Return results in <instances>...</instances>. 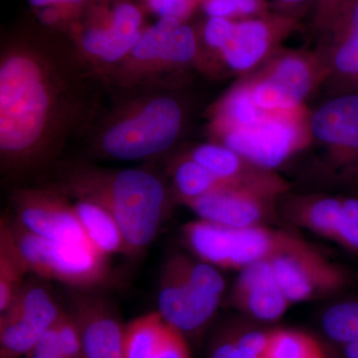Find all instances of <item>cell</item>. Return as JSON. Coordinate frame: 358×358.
<instances>
[{
	"mask_svg": "<svg viewBox=\"0 0 358 358\" xmlns=\"http://www.w3.org/2000/svg\"><path fill=\"white\" fill-rule=\"evenodd\" d=\"M45 54L15 49L0 66V150L2 159H37L60 126L64 88Z\"/></svg>",
	"mask_w": 358,
	"mask_h": 358,
	"instance_id": "1",
	"label": "cell"
},
{
	"mask_svg": "<svg viewBox=\"0 0 358 358\" xmlns=\"http://www.w3.org/2000/svg\"><path fill=\"white\" fill-rule=\"evenodd\" d=\"M68 192L105 207L121 226L129 255L152 244L166 214V192L155 174L143 169L81 171L71 176Z\"/></svg>",
	"mask_w": 358,
	"mask_h": 358,
	"instance_id": "2",
	"label": "cell"
},
{
	"mask_svg": "<svg viewBox=\"0 0 358 358\" xmlns=\"http://www.w3.org/2000/svg\"><path fill=\"white\" fill-rule=\"evenodd\" d=\"M181 234L187 248L200 260L237 271L270 260L298 237L268 226L229 227L199 218L183 225Z\"/></svg>",
	"mask_w": 358,
	"mask_h": 358,
	"instance_id": "3",
	"label": "cell"
},
{
	"mask_svg": "<svg viewBox=\"0 0 358 358\" xmlns=\"http://www.w3.org/2000/svg\"><path fill=\"white\" fill-rule=\"evenodd\" d=\"M9 224L29 272L37 277L62 282L78 291H91L109 281L108 258L96 250L37 236L11 219Z\"/></svg>",
	"mask_w": 358,
	"mask_h": 358,
	"instance_id": "4",
	"label": "cell"
},
{
	"mask_svg": "<svg viewBox=\"0 0 358 358\" xmlns=\"http://www.w3.org/2000/svg\"><path fill=\"white\" fill-rule=\"evenodd\" d=\"M182 122L180 105L169 96H157L110 127L103 134L101 145L103 152L113 159H150L176 143Z\"/></svg>",
	"mask_w": 358,
	"mask_h": 358,
	"instance_id": "5",
	"label": "cell"
},
{
	"mask_svg": "<svg viewBox=\"0 0 358 358\" xmlns=\"http://www.w3.org/2000/svg\"><path fill=\"white\" fill-rule=\"evenodd\" d=\"M329 76L326 59L306 52L282 51L249 81L259 107L268 112L294 113L305 110L308 96Z\"/></svg>",
	"mask_w": 358,
	"mask_h": 358,
	"instance_id": "6",
	"label": "cell"
},
{
	"mask_svg": "<svg viewBox=\"0 0 358 358\" xmlns=\"http://www.w3.org/2000/svg\"><path fill=\"white\" fill-rule=\"evenodd\" d=\"M307 110L277 113L258 124L221 134V145L268 171L284 164L312 140Z\"/></svg>",
	"mask_w": 358,
	"mask_h": 358,
	"instance_id": "7",
	"label": "cell"
},
{
	"mask_svg": "<svg viewBox=\"0 0 358 358\" xmlns=\"http://www.w3.org/2000/svg\"><path fill=\"white\" fill-rule=\"evenodd\" d=\"M268 261L280 288L291 303L327 298L348 284L345 268L299 236Z\"/></svg>",
	"mask_w": 358,
	"mask_h": 358,
	"instance_id": "8",
	"label": "cell"
},
{
	"mask_svg": "<svg viewBox=\"0 0 358 358\" xmlns=\"http://www.w3.org/2000/svg\"><path fill=\"white\" fill-rule=\"evenodd\" d=\"M63 310L44 282L25 281L11 305L0 313V357H24Z\"/></svg>",
	"mask_w": 358,
	"mask_h": 358,
	"instance_id": "9",
	"label": "cell"
},
{
	"mask_svg": "<svg viewBox=\"0 0 358 358\" xmlns=\"http://www.w3.org/2000/svg\"><path fill=\"white\" fill-rule=\"evenodd\" d=\"M221 299L190 284L171 259L164 264L159 277L157 312L186 338L197 341L203 336L217 313Z\"/></svg>",
	"mask_w": 358,
	"mask_h": 358,
	"instance_id": "10",
	"label": "cell"
},
{
	"mask_svg": "<svg viewBox=\"0 0 358 358\" xmlns=\"http://www.w3.org/2000/svg\"><path fill=\"white\" fill-rule=\"evenodd\" d=\"M280 197L256 188L224 186L185 204L202 220L229 227H255L275 220Z\"/></svg>",
	"mask_w": 358,
	"mask_h": 358,
	"instance_id": "11",
	"label": "cell"
},
{
	"mask_svg": "<svg viewBox=\"0 0 358 358\" xmlns=\"http://www.w3.org/2000/svg\"><path fill=\"white\" fill-rule=\"evenodd\" d=\"M13 209V220L32 234L93 248L77 217L74 205L61 195L44 190H20L14 195Z\"/></svg>",
	"mask_w": 358,
	"mask_h": 358,
	"instance_id": "12",
	"label": "cell"
},
{
	"mask_svg": "<svg viewBox=\"0 0 358 358\" xmlns=\"http://www.w3.org/2000/svg\"><path fill=\"white\" fill-rule=\"evenodd\" d=\"M308 128L341 169L358 171V88H348L320 106L310 114Z\"/></svg>",
	"mask_w": 358,
	"mask_h": 358,
	"instance_id": "13",
	"label": "cell"
},
{
	"mask_svg": "<svg viewBox=\"0 0 358 358\" xmlns=\"http://www.w3.org/2000/svg\"><path fill=\"white\" fill-rule=\"evenodd\" d=\"M298 27V20L286 13L245 18L236 22L232 36L220 51L223 60L235 72H248L278 53L282 40Z\"/></svg>",
	"mask_w": 358,
	"mask_h": 358,
	"instance_id": "14",
	"label": "cell"
},
{
	"mask_svg": "<svg viewBox=\"0 0 358 358\" xmlns=\"http://www.w3.org/2000/svg\"><path fill=\"white\" fill-rule=\"evenodd\" d=\"M89 292H73L68 308L79 327L86 358H124V324L112 305Z\"/></svg>",
	"mask_w": 358,
	"mask_h": 358,
	"instance_id": "15",
	"label": "cell"
},
{
	"mask_svg": "<svg viewBox=\"0 0 358 358\" xmlns=\"http://www.w3.org/2000/svg\"><path fill=\"white\" fill-rule=\"evenodd\" d=\"M239 272L231 292L233 307L246 319L266 326L281 320L292 303L280 288L270 261H261Z\"/></svg>",
	"mask_w": 358,
	"mask_h": 358,
	"instance_id": "16",
	"label": "cell"
},
{
	"mask_svg": "<svg viewBox=\"0 0 358 358\" xmlns=\"http://www.w3.org/2000/svg\"><path fill=\"white\" fill-rule=\"evenodd\" d=\"M141 22L140 9L122 2L113 8L105 23L86 28L80 37V43L89 55L103 62H117L138 43L143 33Z\"/></svg>",
	"mask_w": 358,
	"mask_h": 358,
	"instance_id": "17",
	"label": "cell"
},
{
	"mask_svg": "<svg viewBox=\"0 0 358 358\" xmlns=\"http://www.w3.org/2000/svg\"><path fill=\"white\" fill-rule=\"evenodd\" d=\"M141 62L185 64L195 58L197 38L194 30L182 20L160 18L155 25L141 33L131 52Z\"/></svg>",
	"mask_w": 358,
	"mask_h": 358,
	"instance_id": "18",
	"label": "cell"
},
{
	"mask_svg": "<svg viewBox=\"0 0 358 358\" xmlns=\"http://www.w3.org/2000/svg\"><path fill=\"white\" fill-rule=\"evenodd\" d=\"M329 37L326 62L329 76L358 88V0H348L324 30Z\"/></svg>",
	"mask_w": 358,
	"mask_h": 358,
	"instance_id": "19",
	"label": "cell"
},
{
	"mask_svg": "<svg viewBox=\"0 0 358 358\" xmlns=\"http://www.w3.org/2000/svg\"><path fill=\"white\" fill-rule=\"evenodd\" d=\"M274 329L246 317L224 322L209 339L206 358H263Z\"/></svg>",
	"mask_w": 358,
	"mask_h": 358,
	"instance_id": "20",
	"label": "cell"
},
{
	"mask_svg": "<svg viewBox=\"0 0 358 358\" xmlns=\"http://www.w3.org/2000/svg\"><path fill=\"white\" fill-rule=\"evenodd\" d=\"M75 212L90 244L105 257L114 254L129 255L121 226L105 207L88 199H78Z\"/></svg>",
	"mask_w": 358,
	"mask_h": 358,
	"instance_id": "21",
	"label": "cell"
},
{
	"mask_svg": "<svg viewBox=\"0 0 358 358\" xmlns=\"http://www.w3.org/2000/svg\"><path fill=\"white\" fill-rule=\"evenodd\" d=\"M343 206V199L339 197H298L287 206L286 215L292 223L334 241Z\"/></svg>",
	"mask_w": 358,
	"mask_h": 358,
	"instance_id": "22",
	"label": "cell"
},
{
	"mask_svg": "<svg viewBox=\"0 0 358 358\" xmlns=\"http://www.w3.org/2000/svg\"><path fill=\"white\" fill-rule=\"evenodd\" d=\"M277 114L259 107L252 95L249 80L234 87L219 105L214 128L221 134L230 129L246 128Z\"/></svg>",
	"mask_w": 358,
	"mask_h": 358,
	"instance_id": "23",
	"label": "cell"
},
{
	"mask_svg": "<svg viewBox=\"0 0 358 358\" xmlns=\"http://www.w3.org/2000/svg\"><path fill=\"white\" fill-rule=\"evenodd\" d=\"M29 272L24 257L14 239L9 219L0 222V313L11 305Z\"/></svg>",
	"mask_w": 358,
	"mask_h": 358,
	"instance_id": "24",
	"label": "cell"
},
{
	"mask_svg": "<svg viewBox=\"0 0 358 358\" xmlns=\"http://www.w3.org/2000/svg\"><path fill=\"white\" fill-rule=\"evenodd\" d=\"M169 324L157 310L124 324V358H152L166 333Z\"/></svg>",
	"mask_w": 358,
	"mask_h": 358,
	"instance_id": "25",
	"label": "cell"
},
{
	"mask_svg": "<svg viewBox=\"0 0 358 358\" xmlns=\"http://www.w3.org/2000/svg\"><path fill=\"white\" fill-rule=\"evenodd\" d=\"M320 329L331 346L358 345V300L329 306L320 315Z\"/></svg>",
	"mask_w": 358,
	"mask_h": 358,
	"instance_id": "26",
	"label": "cell"
},
{
	"mask_svg": "<svg viewBox=\"0 0 358 358\" xmlns=\"http://www.w3.org/2000/svg\"><path fill=\"white\" fill-rule=\"evenodd\" d=\"M263 358H331L312 334L293 329H275Z\"/></svg>",
	"mask_w": 358,
	"mask_h": 358,
	"instance_id": "27",
	"label": "cell"
},
{
	"mask_svg": "<svg viewBox=\"0 0 358 358\" xmlns=\"http://www.w3.org/2000/svg\"><path fill=\"white\" fill-rule=\"evenodd\" d=\"M173 181L178 199L183 204L227 186L190 157L181 160L176 166Z\"/></svg>",
	"mask_w": 358,
	"mask_h": 358,
	"instance_id": "28",
	"label": "cell"
},
{
	"mask_svg": "<svg viewBox=\"0 0 358 358\" xmlns=\"http://www.w3.org/2000/svg\"><path fill=\"white\" fill-rule=\"evenodd\" d=\"M56 345L64 358H86L76 320L68 310H63L52 327Z\"/></svg>",
	"mask_w": 358,
	"mask_h": 358,
	"instance_id": "29",
	"label": "cell"
},
{
	"mask_svg": "<svg viewBox=\"0 0 358 358\" xmlns=\"http://www.w3.org/2000/svg\"><path fill=\"white\" fill-rule=\"evenodd\" d=\"M204 10L209 17L250 18L268 13V6L266 0H205Z\"/></svg>",
	"mask_w": 358,
	"mask_h": 358,
	"instance_id": "30",
	"label": "cell"
},
{
	"mask_svg": "<svg viewBox=\"0 0 358 358\" xmlns=\"http://www.w3.org/2000/svg\"><path fill=\"white\" fill-rule=\"evenodd\" d=\"M334 242L358 252V199H343V212Z\"/></svg>",
	"mask_w": 358,
	"mask_h": 358,
	"instance_id": "31",
	"label": "cell"
},
{
	"mask_svg": "<svg viewBox=\"0 0 358 358\" xmlns=\"http://www.w3.org/2000/svg\"><path fill=\"white\" fill-rule=\"evenodd\" d=\"M152 358H192L188 339L169 324L166 333Z\"/></svg>",
	"mask_w": 358,
	"mask_h": 358,
	"instance_id": "32",
	"label": "cell"
},
{
	"mask_svg": "<svg viewBox=\"0 0 358 358\" xmlns=\"http://www.w3.org/2000/svg\"><path fill=\"white\" fill-rule=\"evenodd\" d=\"M236 22L229 18L209 17L203 29V38L211 48L220 52L229 41Z\"/></svg>",
	"mask_w": 358,
	"mask_h": 358,
	"instance_id": "33",
	"label": "cell"
},
{
	"mask_svg": "<svg viewBox=\"0 0 358 358\" xmlns=\"http://www.w3.org/2000/svg\"><path fill=\"white\" fill-rule=\"evenodd\" d=\"M197 2V0H148L150 8L160 17H173L182 21L192 13Z\"/></svg>",
	"mask_w": 358,
	"mask_h": 358,
	"instance_id": "34",
	"label": "cell"
},
{
	"mask_svg": "<svg viewBox=\"0 0 358 358\" xmlns=\"http://www.w3.org/2000/svg\"><path fill=\"white\" fill-rule=\"evenodd\" d=\"M24 358H64L56 345L52 327L42 336L37 345L25 355Z\"/></svg>",
	"mask_w": 358,
	"mask_h": 358,
	"instance_id": "35",
	"label": "cell"
},
{
	"mask_svg": "<svg viewBox=\"0 0 358 358\" xmlns=\"http://www.w3.org/2000/svg\"><path fill=\"white\" fill-rule=\"evenodd\" d=\"M339 0H317L315 22L319 29L324 31L338 9Z\"/></svg>",
	"mask_w": 358,
	"mask_h": 358,
	"instance_id": "36",
	"label": "cell"
},
{
	"mask_svg": "<svg viewBox=\"0 0 358 358\" xmlns=\"http://www.w3.org/2000/svg\"><path fill=\"white\" fill-rule=\"evenodd\" d=\"M327 350L331 358H358V345L341 346V348L331 346V348Z\"/></svg>",
	"mask_w": 358,
	"mask_h": 358,
	"instance_id": "37",
	"label": "cell"
},
{
	"mask_svg": "<svg viewBox=\"0 0 358 358\" xmlns=\"http://www.w3.org/2000/svg\"><path fill=\"white\" fill-rule=\"evenodd\" d=\"M84 0H29L33 6L44 7L49 6H78Z\"/></svg>",
	"mask_w": 358,
	"mask_h": 358,
	"instance_id": "38",
	"label": "cell"
},
{
	"mask_svg": "<svg viewBox=\"0 0 358 358\" xmlns=\"http://www.w3.org/2000/svg\"><path fill=\"white\" fill-rule=\"evenodd\" d=\"M278 1L284 8L292 9L301 6V4L307 2L308 0H278Z\"/></svg>",
	"mask_w": 358,
	"mask_h": 358,
	"instance_id": "39",
	"label": "cell"
},
{
	"mask_svg": "<svg viewBox=\"0 0 358 358\" xmlns=\"http://www.w3.org/2000/svg\"><path fill=\"white\" fill-rule=\"evenodd\" d=\"M197 1H200V0H197Z\"/></svg>",
	"mask_w": 358,
	"mask_h": 358,
	"instance_id": "40",
	"label": "cell"
},
{
	"mask_svg": "<svg viewBox=\"0 0 358 358\" xmlns=\"http://www.w3.org/2000/svg\"><path fill=\"white\" fill-rule=\"evenodd\" d=\"M0 358H3V357H0Z\"/></svg>",
	"mask_w": 358,
	"mask_h": 358,
	"instance_id": "41",
	"label": "cell"
}]
</instances>
